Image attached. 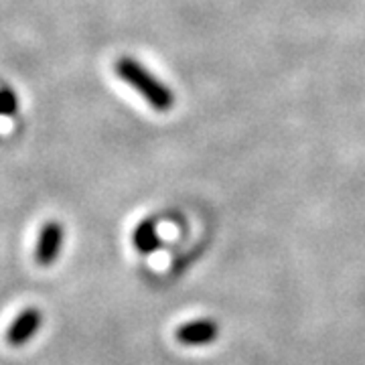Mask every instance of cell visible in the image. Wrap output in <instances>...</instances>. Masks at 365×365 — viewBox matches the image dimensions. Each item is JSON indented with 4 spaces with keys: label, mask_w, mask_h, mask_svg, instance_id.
Instances as JSON below:
<instances>
[{
    "label": "cell",
    "mask_w": 365,
    "mask_h": 365,
    "mask_svg": "<svg viewBox=\"0 0 365 365\" xmlns=\"http://www.w3.org/2000/svg\"><path fill=\"white\" fill-rule=\"evenodd\" d=\"M66 242V230L59 222H47L41 227L37 246H35V260L41 266H51L57 262L61 248Z\"/></svg>",
    "instance_id": "2"
},
{
    "label": "cell",
    "mask_w": 365,
    "mask_h": 365,
    "mask_svg": "<svg viewBox=\"0 0 365 365\" xmlns=\"http://www.w3.org/2000/svg\"><path fill=\"white\" fill-rule=\"evenodd\" d=\"M19 108V98L13 90L2 88L0 90V116H13Z\"/></svg>",
    "instance_id": "6"
},
{
    "label": "cell",
    "mask_w": 365,
    "mask_h": 365,
    "mask_svg": "<svg viewBox=\"0 0 365 365\" xmlns=\"http://www.w3.org/2000/svg\"><path fill=\"white\" fill-rule=\"evenodd\" d=\"M41 327H43V313L35 307H29V309L16 314V319L6 329V343L13 345V347L26 345L37 335Z\"/></svg>",
    "instance_id": "3"
},
{
    "label": "cell",
    "mask_w": 365,
    "mask_h": 365,
    "mask_svg": "<svg viewBox=\"0 0 365 365\" xmlns=\"http://www.w3.org/2000/svg\"><path fill=\"white\" fill-rule=\"evenodd\" d=\"M132 244L140 254H153L160 246L157 225L153 222H143L140 225H136L134 235H132Z\"/></svg>",
    "instance_id": "5"
},
{
    "label": "cell",
    "mask_w": 365,
    "mask_h": 365,
    "mask_svg": "<svg viewBox=\"0 0 365 365\" xmlns=\"http://www.w3.org/2000/svg\"><path fill=\"white\" fill-rule=\"evenodd\" d=\"M116 76L126 81L138 96H143L144 102L157 112H169L175 106V93L169 90L160 79L146 67L132 59V57H120L116 61Z\"/></svg>",
    "instance_id": "1"
},
{
    "label": "cell",
    "mask_w": 365,
    "mask_h": 365,
    "mask_svg": "<svg viewBox=\"0 0 365 365\" xmlns=\"http://www.w3.org/2000/svg\"><path fill=\"white\" fill-rule=\"evenodd\" d=\"M177 341L182 345H207L211 341L217 339L220 329L213 321L209 319H201V321H193V323H185L177 329Z\"/></svg>",
    "instance_id": "4"
}]
</instances>
